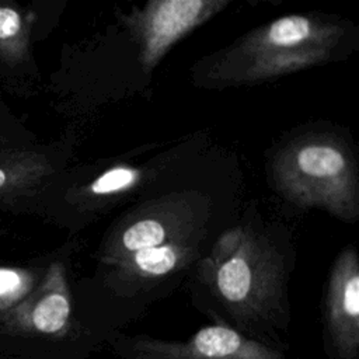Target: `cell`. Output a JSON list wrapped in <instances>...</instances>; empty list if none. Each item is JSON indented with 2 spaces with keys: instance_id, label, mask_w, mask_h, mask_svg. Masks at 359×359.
<instances>
[{
  "instance_id": "6da1fadb",
  "label": "cell",
  "mask_w": 359,
  "mask_h": 359,
  "mask_svg": "<svg viewBox=\"0 0 359 359\" xmlns=\"http://www.w3.org/2000/svg\"><path fill=\"white\" fill-rule=\"evenodd\" d=\"M201 276L241 325L280 318L283 262L268 240L254 230L240 226L224 231L201 262Z\"/></svg>"
},
{
  "instance_id": "7a4b0ae2",
  "label": "cell",
  "mask_w": 359,
  "mask_h": 359,
  "mask_svg": "<svg viewBox=\"0 0 359 359\" xmlns=\"http://www.w3.org/2000/svg\"><path fill=\"white\" fill-rule=\"evenodd\" d=\"M344 35L341 25L313 15L279 17L241 38L213 66L224 83H255L325 62Z\"/></svg>"
},
{
  "instance_id": "3957f363",
  "label": "cell",
  "mask_w": 359,
  "mask_h": 359,
  "mask_svg": "<svg viewBox=\"0 0 359 359\" xmlns=\"http://www.w3.org/2000/svg\"><path fill=\"white\" fill-rule=\"evenodd\" d=\"M278 191L300 208H323L342 220L359 213V187L349 147L328 135L299 137L273 161Z\"/></svg>"
},
{
  "instance_id": "277c9868",
  "label": "cell",
  "mask_w": 359,
  "mask_h": 359,
  "mask_svg": "<svg viewBox=\"0 0 359 359\" xmlns=\"http://www.w3.org/2000/svg\"><path fill=\"white\" fill-rule=\"evenodd\" d=\"M112 349L123 359H286L282 351L224 324L202 327L184 341L119 337Z\"/></svg>"
},
{
  "instance_id": "5b68a950",
  "label": "cell",
  "mask_w": 359,
  "mask_h": 359,
  "mask_svg": "<svg viewBox=\"0 0 359 359\" xmlns=\"http://www.w3.org/2000/svg\"><path fill=\"white\" fill-rule=\"evenodd\" d=\"M227 4V0H153L133 8L123 22L139 46L142 67L154 69L177 41Z\"/></svg>"
},
{
  "instance_id": "8992f818",
  "label": "cell",
  "mask_w": 359,
  "mask_h": 359,
  "mask_svg": "<svg viewBox=\"0 0 359 359\" xmlns=\"http://www.w3.org/2000/svg\"><path fill=\"white\" fill-rule=\"evenodd\" d=\"M199 219L198 202L191 195L167 196L129 216L108 240L101 261L111 265L142 248L172 241H191Z\"/></svg>"
},
{
  "instance_id": "52a82bcc",
  "label": "cell",
  "mask_w": 359,
  "mask_h": 359,
  "mask_svg": "<svg viewBox=\"0 0 359 359\" xmlns=\"http://www.w3.org/2000/svg\"><path fill=\"white\" fill-rule=\"evenodd\" d=\"M324 337L331 359H359V262L351 245L342 250L330 273Z\"/></svg>"
},
{
  "instance_id": "ba28073f",
  "label": "cell",
  "mask_w": 359,
  "mask_h": 359,
  "mask_svg": "<svg viewBox=\"0 0 359 359\" xmlns=\"http://www.w3.org/2000/svg\"><path fill=\"white\" fill-rule=\"evenodd\" d=\"M53 172L46 154L27 147L0 144V205L17 202Z\"/></svg>"
},
{
  "instance_id": "9c48e42d",
  "label": "cell",
  "mask_w": 359,
  "mask_h": 359,
  "mask_svg": "<svg viewBox=\"0 0 359 359\" xmlns=\"http://www.w3.org/2000/svg\"><path fill=\"white\" fill-rule=\"evenodd\" d=\"M191 241H172L133 251L111 265L123 280H156L184 268L195 255Z\"/></svg>"
},
{
  "instance_id": "30bf717a",
  "label": "cell",
  "mask_w": 359,
  "mask_h": 359,
  "mask_svg": "<svg viewBox=\"0 0 359 359\" xmlns=\"http://www.w3.org/2000/svg\"><path fill=\"white\" fill-rule=\"evenodd\" d=\"M72 306L66 272L60 262H53L41 285L39 293L31 309L32 325L45 334H55L66 328Z\"/></svg>"
},
{
  "instance_id": "8fae6325",
  "label": "cell",
  "mask_w": 359,
  "mask_h": 359,
  "mask_svg": "<svg viewBox=\"0 0 359 359\" xmlns=\"http://www.w3.org/2000/svg\"><path fill=\"white\" fill-rule=\"evenodd\" d=\"M28 24L13 7L0 6V55L17 62L27 55Z\"/></svg>"
},
{
  "instance_id": "7c38bea8",
  "label": "cell",
  "mask_w": 359,
  "mask_h": 359,
  "mask_svg": "<svg viewBox=\"0 0 359 359\" xmlns=\"http://www.w3.org/2000/svg\"><path fill=\"white\" fill-rule=\"evenodd\" d=\"M140 171L129 165H115L98 175L88 187L95 196H108L132 189L140 181Z\"/></svg>"
},
{
  "instance_id": "4fadbf2b",
  "label": "cell",
  "mask_w": 359,
  "mask_h": 359,
  "mask_svg": "<svg viewBox=\"0 0 359 359\" xmlns=\"http://www.w3.org/2000/svg\"><path fill=\"white\" fill-rule=\"evenodd\" d=\"M27 279H29V275L24 272L10 268H0V296L17 294L25 287L28 282Z\"/></svg>"
},
{
  "instance_id": "5bb4252c",
  "label": "cell",
  "mask_w": 359,
  "mask_h": 359,
  "mask_svg": "<svg viewBox=\"0 0 359 359\" xmlns=\"http://www.w3.org/2000/svg\"><path fill=\"white\" fill-rule=\"evenodd\" d=\"M8 114L6 108L0 104V144L11 143V136L7 133V129H10L8 123Z\"/></svg>"
}]
</instances>
